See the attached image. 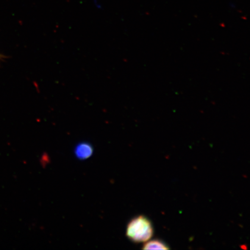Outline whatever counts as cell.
<instances>
[{
	"label": "cell",
	"instance_id": "cell-1",
	"mask_svg": "<svg viewBox=\"0 0 250 250\" xmlns=\"http://www.w3.org/2000/svg\"><path fill=\"white\" fill-rule=\"evenodd\" d=\"M154 233L152 225L143 215L134 218L128 224L126 235L131 241L141 243L148 241Z\"/></svg>",
	"mask_w": 250,
	"mask_h": 250
},
{
	"label": "cell",
	"instance_id": "cell-2",
	"mask_svg": "<svg viewBox=\"0 0 250 250\" xmlns=\"http://www.w3.org/2000/svg\"><path fill=\"white\" fill-rule=\"evenodd\" d=\"M93 154V146L87 142L80 143L74 148V155L80 160H86L91 157Z\"/></svg>",
	"mask_w": 250,
	"mask_h": 250
},
{
	"label": "cell",
	"instance_id": "cell-3",
	"mask_svg": "<svg viewBox=\"0 0 250 250\" xmlns=\"http://www.w3.org/2000/svg\"><path fill=\"white\" fill-rule=\"evenodd\" d=\"M143 249L144 250H168L170 249L166 244L162 240L157 239L151 240V241L146 243L144 245Z\"/></svg>",
	"mask_w": 250,
	"mask_h": 250
},
{
	"label": "cell",
	"instance_id": "cell-4",
	"mask_svg": "<svg viewBox=\"0 0 250 250\" xmlns=\"http://www.w3.org/2000/svg\"><path fill=\"white\" fill-rule=\"evenodd\" d=\"M2 58V56L1 55H0V59H1Z\"/></svg>",
	"mask_w": 250,
	"mask_h": 250
}]
</instances>
